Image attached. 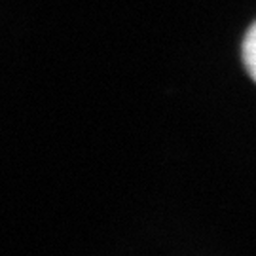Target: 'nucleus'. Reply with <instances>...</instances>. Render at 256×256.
<instances>
[{"label":"nucleus","instance_id":"obj_1","mask_svg":"<svg viewBox=\"0 0 256 256\" xmlns=\"http://www.w3.org/2000/svg\"><path fill=\"white\" fill-rule=\"evenodd\" d=\"M243 63L247 66V72L256 82V21L247 30L243 40Z\"/></svg>","mask_w":256,"mask_h":256}]
</instances>
